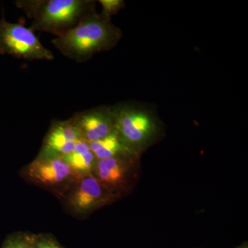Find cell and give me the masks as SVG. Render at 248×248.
I'll return each mask as SVG.
<instances>
[{"instance_id": "obj_3", "label": "cell", "mask_w": 248, "mask_h": 248, "mask_svg": "<svg viewBox=\"0 0 248 248\" xmlns=\"http://www.w3.org/2000/svg\"><path fill=\"white\" fill-rule=\"evenodd\" d=\"M115 130L134 150L146 146L157 135V122L151 112L128 104L111 107Z\"/></svg>"}, {"instance_id": "obj_7", "label": "cell", "mask_w": 248, "mask_h": 248, "mask_svg": "<svg viewBox=\"0 0 248 248\" xmlns=\"http://www.w3.org/2000/svg\"><path fill=\"white\" fill-rule=\"evenodd\" d=\"M89 144L93 154L99 159L116 157L120 155L133 154L135 151L124 141L115 130L106 138Z\"/></svg>"}, {"instance_id": "obj_12", "label": "cell", "mask_w": 248, "mask_h": 248, "mask_svg": "<svg viewBox=\"0 0 248 248\" xmlns=\"http://www.w3.org/2000/svg\"><path fill=\"white\" fill-rule=\"evenodd\" d=\"M99 2L102 6L101 16L110 20L112 16L118 14L125 6L123 0H99Z\"/></svg>"}, {"instance_id": "obj_4", "label": "cell", "mask_w": 248, "mask_h": 248, "mask_svg": "<svg viewBox=\"0 0 248 248\" xmlns=\"http://www.w3.org/2000/svg\"><path fill=\"white\" fill-rule=\"evenodd\" d=\"M0 54L27 61H52L53 53L46 48L30 28L0 19Z\"/></svg>"}, {"instance_id": "obj_8", "label": "cell", "mask_w": 248, "mask_h": 248, "mask_svg": "<svg viewBox=\"0 0 248 248\" xmlns=\"http://www.w3.org/2000/svg\"><path fill=\"white\" fill-rule=\"evenodd\" d=\"M71 172V168L61 159H48L35 163L32 174L46 184L62 182Z\"/></svg>"}, {"instance_id": "obj_1", "label": "cell", "mask_w": 248, "mask_h": 248, "mask_svg": "<svg viewBox=\"0 0 248 248\" xmlns=\"http://www.w3.org/2000/svg\"><path fill=\"white\" fill-rule=\"evenodd\" d=\"M122 35V31L110 19L94 12L76 27L54 38L51 43L62 55L81 63L95 54L114 48Z\"/></svg>"}, {"instance_id": "obj_13", "label": "cell", "mask_w": 248, "mask_h": 248, "mask_svg": "<svg viewBox=\"0 0 248 248\" xmlns=\"http://www.w3.org/2000/svg\"><path fill=\"white\" fill-rule=\"evenodd\" d=\"M39 248H59L58 246H55V245L50 244H46L42 245Z\"/></svg>"}, {"instance_id": "obj_6", "label": "cell", "mask_w": 248, "mask_h": 248, "mask_svg": "<svg viewBox=\"0 0 248 248\" xmlns=\"http://www.w3.org/2000/svg\"><path fill=\"white\" fill-rule=\"evenodd\" d=\"M84 140L81 131L71 121L58 122L50 129L46 138L44 153L48 156L69 154L74 151L76 143Z\"/></svg>"}, {"instance_id": "obj_2", "label": "cell", "mask_w": 248, "mask_h": 248, "mask_svg": "<svg viewBox=\"0 0 248 248\" xmlns=\"http://www.w3.org/2000/svg\"><path fill=\"white\" fill-rule=\"evenodd\" d=\"M15 4L31 19V30L48 32L55 37L95 12L93 0H17Z\"/></svg>"}, {"instance_id": "obj_11", "label": "cell", "mask_w": 248, "mask_h": 248, "mask_svg": "<svg viewBox=\"0 0 248 248\" xmlns=\"http://www.w3.org/2000/svg\"><path fill=\"white\" fill-rule=\"evenodd\" d=\"M94 158L95 156L91 151L89 143L84 140H81L76 143L74 151L63 155L61 159L71 169L88 171L93 167Z\"/></svg>"}, {"instance_id": "obj_14", "label": "cell", "mask_w": 248, "mask_h": 248, "mask_svg": "<svg viewBox=\"0 0 248 248\" xmlns=\"http://www.w3.org/2000/svg\"><path fill=\"white\" fill-rule=\"evenodd\" d=\"M9 248H24L22 247V246H11V247H9Z\"/></svg>"}, {"instance_id": "obj_9", "label": "cell", "mask_w": 248, "mask_h": 248, "mask_svg": "<svg viewBox=\"0 0 248 248\" xmlns=\"http://www.w3.org/2000/svg\"><path fill=\"white\" fill-rule=\"evenodd\" d=\"M102 195V187L97 179L93 177H86L73 197V204L78 210H87L98 203Z\"/></svg>"}, {"instance_id": "obj_10", "label": "cell", "mask_w": 248, "mask_h": 248, "mask_svg": "<svg viewBox=\"0 0 248 248\" xmlns=\"http://www.w3.org/2000/svg\"><path fill=\"white\" fill-rule=\"evenodd\" d=\"M97 172L102 182L111 186H117L124 182L126 167L120 158L110 157L99 159Z\"/></svg>"}, {"instance_id": "obj_5", "label": "cell", "mask_w": 248, "mask_h": 248, "mask_svg": "<svg viewBox=\"0 0 248 248\" xmlns=\"http://www.w3.org/2000/svg\"><path fill=\"white\" fill-rule=\"evenodd\" d=\"M71 121L89 143L106 138L115 130V119L111 107H97L79 112Z\"/></svg>"}]
</instances>
